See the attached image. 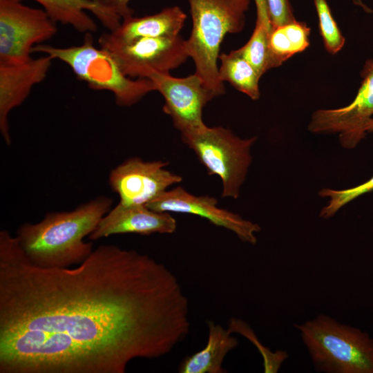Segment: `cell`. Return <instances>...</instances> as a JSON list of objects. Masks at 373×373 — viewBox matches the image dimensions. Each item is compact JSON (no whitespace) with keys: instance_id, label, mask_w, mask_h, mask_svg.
Here are the masks:
<instances>
[{"instance_id":"cell-1","label":"cell","mask_w":373,"mask_h":373,"mask_svg":"<svg viewBox=\"0 0 373 373\" xmlns=\"http://www.w3.org/2000/svg\"><path fill=\"white\" fill-rule=\"evenodd\" d=\"M190 326L178 279L148 254L103 245L75 267L43 268L0 231V373H125Z\"/></svg>"},{"instance_id":"cell-2","label":"cell","mask_w":373,"mask_h":373,"mask_svg":"<svg viewBox=\"0 0 373 373\" xmlns=\"http://www.w3.org/2000/svg\"><path fill=\"white\" fill-rule=\"evenodd\" d=\"M113 200L99 196L68 211L50 212L39 222H26L16 237L30 261L43 268H65L80 264L93 251L84 238L111 210Z\"/></svg>"},{"instance_id":"cell-3","label":"cell","mask_w":373,"mask_h":373,"mask_svg":"<svg viewBox=\"0 0 373 373\" xmlns=\"http://www.w3.org/2000/svg\"><path fill=\"white\" fill-rule=\"evenodd\" d=\"M192 29L185 40L186 52L195 72L216 97L225 88L219 78L218 60L223 39L228 33L241 32L251 0H188Z\"/></svg>"},{"instance_id":"cell-4","label":"cell","mask_w":373,"mask_h":373,"mask_svg":"<svg viewBox=\"0 0 373 373\" xmlns=\"http://www.w3.org/2000/svg\"><path fill=\"white\" fill-rule=\"evenodd\" d=\"M294 327L317 371L373 373V339L367 332L325 314Z\"/></svg>"},{"instance_id":"cell-5","label":"cell","mask_w":373,"mask_h":373,"mask_svg":"<svg viewBox=\"0 0 373 373\" xmlns=\"http://www.w3.org/2000/svg\"><path fill=\"white\" fill-rule=\"evenodd\" d=\"M42 52L68 65L76 77L95 90L111 92L121 106H131L146 95L156 91L153 82L146 78L132 79L126 77L113 55L94 46L92 33H85L79 46L66 48L38 44L32 52Z\"/></svg>"},{"instance_id":"cell-6","label":"cell","mask_w":373,"mask_h":373,"mask_svg":"<svg viewBox=\"0 0 373 373\" xmlns=\"http://www.w3.org/2000/svg\"><path fill=\"white\" fill-rule=\"evenodd\" d=\"M181 137L208 173L220 177L222 197L236 199L251 162V147L257 137L241 139L222 126H207Z\"/></svg>"},{"instance_id":"cell-7","label":"cell","mask_w":373,"mask_h":373,"mask_svg":"<svg viewBox=\"0 0 373 373\" xmlns=\"http://www.w3.org/2000/svg\"><path fill=\"white\" fill-rule=\"evenodd\" d=\"M99 47L109 52L123 73L130 78L144 79L155 73H169L189 57L185 40L175 37H140L121 41L108 33L100 35Z\"/></svg>"},{"instance_id":"cell-8","label":"cell","mask_w":373,"mask_h":373,"mask_svg":"<svg viewBox=\"0 0 373 373\" xmlns=\"http://www.w3.org/2000/svg\"><path fill=\"white\" fill-rule=\"evenodd\" d=\"M57 32L44 10L21 0H0V65H19L32 57V48Z\"/></svg>"},{"instance_id":"cell-9","label":"cell","mask_w":373,"mask_h":373,"mask_svg":"<svg viewBox=\"0 0 373 373\" xmlns=\"http://www.w3.org/2000/svg\"><path fill=\"white\" fill-rule=\"evenodd\" d=\"M149 79L162 95V110L181 135L198 133L207 126L202 119L203 109L216 96L197 74L175 77L170 73H155Z\"/></svg>"},{"instance_id":"cell-10","label":"cell","mask_w":373,"mask_h":373,"mask_svg":"<svg viewBox=\"0 0 373 373\" xmlns=\"http://www.w3.org/2000/svg\"><path fill=\"white\" fill-rule=\"evenodd\" d=\"M360 88L348 105L315 111L308 129L315 133H338L341 145L354 148L366 135L365 126L373 115V59H368L361 73Z\"/></svg>"},{"instance_id":"cell-11","label":"cell","mask_w":373,"mask_h":373,"mask_svg":"<svg viewBox=\"0 0 373 373\" xmlns=\"http://www.w3.org/2000/svg\"><path fill=\"white\" fill-rule=\"evenodd\" d=\"M168 162L144 161L134 157L115 167L108 184L123 205H146L182 178L166 169Z\"/></svg>"},{"instance_id":"cell-12","label":"cell","mask_w":373,"mask_h":373,"mask_svg":"<svg viewBox=\"0 0 373 373\" xmlns=\"http://www.w3.org/2000/svg\"><path fill=\"white\" fill-rule=\"evenodd\" d=\"M155 211L198 216L213 224L231 231L242 241L255 245L260 227L230 211L218 207V200L208 195H194L181 186L166 190L146 205Z\"/></svg>"},{"instance_id":"cell-13","label":"cell","mask_w":373,"mask_h":373,"mask_svg":"<svg viewBox=\"0 0 373 373\" xmlns=\"http://www.w3.org/2000/svg\"><path fill=\"white\" fill-rule=\"evenodd\" d=\"M52 59L46 55L19 65H0V131L8 145L11 144L10 112L25 101L35 84L46 78Z\"/></svg>"},{"instance_id":"cell-14","label":"cell","mask_w":373,"mask_h":373,"mask_svg":"<svg viewBox=\"0 0 373 373\" xmlns=\"http://www.w3.org/2000/svg\"><path fill=\"white\" fill-rule=\"evenodd\" d=\"M176 220L169 212L155 211L146 205H123L118 202L101 219L88 238L97 240L112 235L172 233Z\"/></svg>"},{"instance_id":"cell-15","label":"cell","mask_w":373,"mask_h":373,"mask_svg":"<svg viewBox=\"0 0 373 373\" xmlns=\"http://www.w3.org/2000/svg\"><path fill=\"white\" fill-rule=\"evenodd\" d=\"M40 3L56 23L69 25L78 32H95L97 26L86 12L93 13L110 32L117 29L122 18L107 10L95 0H34Z\"/></svg>"},{"instance_id":"cell-16","label":"cell","mask_w":373,"mask_h":373,"mask_svg":"<svg viewBox=\"0 0 373 373\" xmlns=\"http://www.w3.org/2000/svg\"><path fill=\"white\" fill-rule=\"evenodd\" d=\"M186 15L178 6L142 17L133 15L122 20L119 27L107 32L112 39L126 41L140 37H175L184 25Z\"/></svg>"},{"instance_id":"cell-17","label":"cell","mask_w":373,"mask_h":373,"mask_svg":"<svg viewBox=\"0 0 373 373\" xmlns=\"http://www.w3.org/2000/svg\"><path fill=\"white\" fill-rule=\"evenodd\" d=\"M208 339L201 350L186 357L178 367L180 373H224L222 363L238 345L232 333L221 325L207 321Z\"/></svg>"},{"instance_id":"cell-18","label":"cell","mask_w":373,"mask_h":373,"mask_svg":"<svg viewBox=\"0 0 373 373\" xmlns=\"http://www.w3.org/2000/svg\"><path fill=\"white\" fill-rule=\"evenodd\" d=\"M310 28L304 22L296 20L272 27L269 36V47L274 67L282 65L309 46Z\"/></svg>"},{"instance_id":"cell-19","label":"cell","mask_w":373,"mask_h":373,"mask_svg":"<svg viewBox=\"0 0 373 373\" xmlns=\"http://www.w3.org/2000/svg\"><path fill=\"white\" fill-rule=\"evenodd\" d=\"M218 59L220 61L218 75L221 82H229L252 99L260 97L259 81L261 76L237 50L220 54Z\"/></svg>"},{"instance_id":"cell-20","label":"cell","mask_w":373,"mask_h":373,"mask_svg":"<svg viewBox=\"0 0 373 373\" xmlns=\"http://www.w3.org/2000/svg\"><path fill=\"white\" fill-rule=\"evenodd\" d=\"M271 29L272 26L256 21L250 39L243 46L237 49L260 76L274 68L269 47V36Z\"/></svg>"},{"instance_id":"cell-21","label":"cell","mask_w":373,"mask_h":373,"mask_svg":"<svg viewBox=\"0 0 373 373\" xmlns=\"http://www.w3.org/2000/svg\"><path fill=\"white\" fill-rule=\"evenodd\" d=\"M232 334L237 333L247 338L259 350L263 358L264 372L276 373L283 363L288 358V354L283 350H277L275 352L264 346L250 326L244 321L232 318L229 321L228 328Z\"/></svg>"},{"instance_id":"cell-22","label":"cell","mask_w":373,"mask_h":373,"mask_svg":"<svg viewBox=\"0 0 373 373\" xmlns=\"http://www.w3.org/2000/svg\"><path fill=\"white\" fill-rule=\"evenodd\" d=\"M318 17L320 34L325 48L332 54L338 52L345 44V38L335 21L326 0H313Z\"/></svg>"},{"instance_id":"cell-23","label":"cell","mask_w":373,"mask_h":373,"mask_svg":"<svg viewBox=\"0 0 373 373\" xmlns=\"http://www.w3.org/2000/svg\"><path fill=\"white\" fill-rule=\"evenodd\" d=\"M372 191L373 176L367 182L352 188L343 190L323 189L319 191V195L321 197H328L329 200L322 209L320 216L325 219L329 218L346 204Z\"/></svg>"},{"instance_id":"cell-24","label":"cell","mask_w":373,"mask_h":373,"mask_svg":"<svg viewBox=\"0 0 373 373\" xmlns=\"http://www.w3.org/2000/svg\"><path fill=\"white\" fill-rule=\"evenodd\" d=\"M272 27L296 20L289 0H266Z\"/></svg>"},{"instance_id":"cell-25","label":"cell","mask_w":373,"mask_h":373,"mask_svg":"<svg viewBox=\"0 0 373 373\" xmlns=\"http://www.w3.org/2000/svg\"><path fill=\"white\" fill-rule=\"evenodd\" d=\"M99 5L119 16L122 19L133 15L128 3L131 0H95Z\"/></svg>"},{"instance_id":"cell-26","label":"cell","mask_w":373,"mask_h":373,"mask_svg":"<svg viewBox=\"0 0 373 373\" xmlns=\"http://www.w3.org/2000/svg\"><path fill=\"white\" fill-rule=\"evenodd\" d=\"M256 6V21L271 26L266 0H254Z\"/></svg>"},{"instance_id":"cell-27","label":"cell","mask_w":373,"mask_h":373,"mask_svg":"<svg viewBox=\"0 0 373 373\" xmlns=\"http://www.w3.org/2000/svg\"><path fill=\"white\" fill-rule=\"evenodd\" d=\"M365 131L367 133L373 132V117H372L367 123L365 126Z\"/></svg>"}]
</instances>
